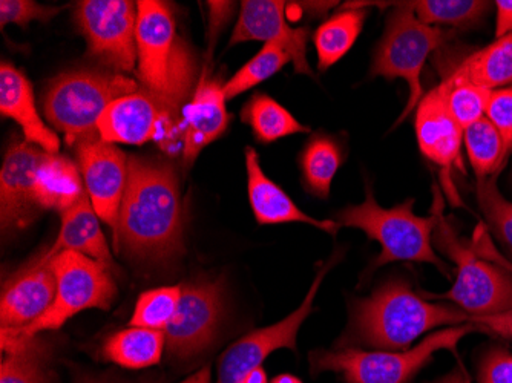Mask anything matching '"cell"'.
Masks as SVG:
<instances>
[{
    "label": "cell",
    "instance_id": "obj_1",
    "mask_svg": "<svg viewBox=\"0 0 512 383\" xmlns=\"http://www.w3.org/2000/svg\"><path fill=\"white\" fill-rule=\"evenodd\" d=\"M180 180L171 164L129 157L115 249L145 261H171L183 252Z\"/></svg>",
    "mask_w": 512,
    "mask_h": 383
},
{
    "label": "cell",
    "instance_id": "obj_2",
    "mask_svg": "<svg viewBox=\"0 0 512 383\" xmlns=\"http://www.w3.org/2000/svg\"><path fill=\"white\" fill-rule=\"evenodd\" d=\"M473 324L460 308L433 304L417 295L407 279H387L370 296L352 301L350 322L338 347H370L405 351L411 344L442 325Z\"/></svg>",
    "mask_w": 512,
    "mask_h": 383
},
{
    "label": "cell",
    "instance_id": "obj_3",
    "mask_svg": "<svg viewBox=\"0 0 512 383\" xmlns=\"http://www.w3.org/2000/svg\"><path fill=\"white\" fill-rule=\"evenodd\" d=\"M137 68L146 92L181 125V108L197 79L194 53L177 33L174 13L165 2H137Z\"/></svg>",
    "mask_w": 512,
    "mask_h": 383
},
{
    "label": "cell",
    "instance_id": "obj_4",
    "mask_svg": "<svg viewBox=\"0 0 512 383\" xmlns=\"http://www.w3.org/2000/svg\"><path fill=\"white\" fill-rule=\"evenodd\" d=\"M434 210L431 217H417L413 198L384 209L376 201L371 186L365 189V200L358 206H348L336 213V223L341 227L359 229L381 246V255L371 264L373 270L388 266L391 262H419L431 264L445 276L451 269L434 252V232L439 224L440 213L444 212L439 190H434Z\"/></svg>",
    "mask_w": 512,
    "mask_h": 383
},
{
    "label": "cell",
    "instance_id": "obj_5",
    "mask_svg": "<svg viewBox=\"0 0 512 383\" xmlns=\"http://www.w3.org/2000/svg\"><path fill=\"white\" fill-rule=\"evenodd\" d=\"M480 330L479 325L465 324L436 331L421 344L405 351L361 350L338 347L310 353L313 376L330 371L341 374L345 383H410L413 377L430 364L437 351H456L465 336Z\"/></svg>",
    "mask_w": 512,
    "mask_h": 383
},
{
    "label": "cell",
    "instance_id": "obj_6",
    "mask_svg": "<svg viewBox=\"0 0 512 383\" xmlns=\"http://www.w3.org/2000/svg\"><path fill=\"white\" fill-rule=\"evenodd\" d=\"M137 92V83L120 73L74 71L57 77L43 95L48 122L77 145L99 138V120L115 100Z\"/></svg>",
    "mask_w": 512,
    "mask_h": 383
},
{
    "label": "cell",
    "instance_id": "obj_7",
    "mask_svg": "<svg viewBox=\"0 0 512 383\" xmlns=\"http://www.w3.org/2000/svg\"><path fill=\"white\" fill-rule=\"evenodd\" d=\"M442 213L434 232V243L456 262V279L444 295H424L447 299L473 319L512 311V267L506 262L496 264L488 258H480L476 249L460 241Z\"/></svg>",
    "mask_w": 512,
    "mask_h": 383
},
{
    "label": "cell",
    "instance_id": "obj_8",
    "mask_svg": "<svg viewBox=\"0 0 512 383\" xmlns=\"http://www.w3.org/2000/svg\"><path fill=\"white\" fill-rule=\"evenodd\" d=\"M453 37L450 31L430 27L414 14L410 2L393 8L385 23V33L376 48L371 63L370 77H384L387 80H405L410 89L407 106L399 115L398 122L417 108L424 99L422 71L428 57L439 50Z\"/></svg>",
    "mask_w": 512,
    "mask_h": 383
},
{
    "label": "cell",
    "instance_id": "obj_9",
    "mask_svg": "<svg viewBox=\"0 0 512 383\" xmlns=\"http://www.w3.org/2000/svg\"><path fill=\"white\" fill-rule=\"evenodd\" d=\"M57 279V293L53 305L36 322L20 330H2L34 338L42 331L59 330L66 321L80 311L99 308L108 310L117 296L114 276L100 262L77 252H63L51 259Z\"/></svg>",
    "mask_w": 512,
    "mask_h": 383
},
{
    "label": "cell",
    "instance_id": "obj_10",
    "mask_svg": "<svg viewBox=\"0 0 512 383\" xmlns=\"http://www.w3.org/2000/svg\"><path fill=\"white\" fill-rule=\"evenodd\" d=\"M137 2L85 0L77 4L76 22L88 42L89 54L115 73L137 66Z\"/></svg>",
    "mask_w": 512,
    "mask_h": 383
},
{
    "label": "cell",
    "instance_id": "obj_11",
    "mask_svg": "<svg viewBox=\"0 0 512 383\" xmlns=\"http://www.w3.org/2000/svg\"><path fill=\"white\" fill-rule=\"evenodd\" d=\"M341 256V252H336L329 261L325 262L322 269L316 273L315 281L302 304L287 318L269 327L253 330L221 354L218 361L217 383H241L250 371L263 367V362L273 351L281 348L296 351L299 328L315 310L313 301L318 295L319 287L325 275L338 264Z\"/></svg>",
    "mask_w": 512,
    "mask_h": 383
},
{
    "label": "cell",
    "instance_id": "obj_12",
    "mask_svg": "<svg viewBox=\"0 0 512 383\" xmlns=\"http://www.w3.org/2000/svg\"><path fill=\"white\" fill-rule=\"evenodd\" d=\"M181 285L177 313L166 328V345L178 361L203 353L215 339L223 315L221 281H194Z\"/></svg>",
    "mask_w": 512,
    "mask_h": 383
},
{
    "label": "cell",
    "instance_id": "obj_13",
    "mask_svg": "<svg viewBox=\"0 0 512 383\" xmlns=\"http://www.w3.org/2000/svg\"><path fill=\"white\" fill-rule=\"evenodd\" d=\"M180 123L148 92H134L112 102L99 120L100 140L123 145L158 141L163 148L175 145Z\"/></svg>",
    "mask_w": 512,
    "mask_h": 383
},
{
    "label": "cell",
    "instance_id": "obj_14",
    "mask_svg": "<svg viewBox=\"0 0 512 383\" xmlns=\"http://www.w3.org/2000/svg\"><path fill=\"white\" fill-rule=\"evenodd\" d=\"M414 122L417 145L422 155L440 167L442 183L450 203L462 206L451 178L454 171L465 174L462 158L463 128L448 109L440 86L424 95V99L417 105Z\"/></svg>",
    "mask_w": 512,
    "mask_h": 383
},
{
    "label": "cell",
    "instance_id": "obj_15",
    "mask_svg": "<svg viewBox=\"0 0 512 383\" xmlns=\"http://www.w3.org/2000/svg\"><path fill=\"white\" fill-rule=\"evenodd\" d=\"M86 194L117 246L120 206L128 186L129 157L112 143L94 138L77 145Z\"/></svg>",
    "mask_w": 512,
    "mask_h": 383
},
{
    "label": "cell",
    "instance_id": "obj_16",
    "mask_svg": "<svg viewBox=\"0 0 512 383\" xmlns=\"http://www.w3.org/2000/svg\"><path fill=\"white\" fill-rule=\"evenodd\" d=\"M287 4L279 0H246L230 37V46L237 43L258 42L279 46L289 54L296 74L315 77L307 60V28H293L287 22Z\"/></svg>",
    "mask_w": 512,
    "mask_h": 383
},
{
    "label": "cell",
    "instance_id": "obj_17",
    "mask_svg": "<svg viewBox=\"0 0 512 383\" xmlns=\"http://www.w3.org/2000/svg\"><path fill=\"white\" fill-rule=\"evenodd\" d=\"M46 152L30 141H17L5 155L0 172V217L2 229H20L33 220L36 175Z\"/></svg>",
    "mask_w": 512,
    "mask_h": 383
},
{
    "label": "cell",
    "instance_id": "obj_18",
    "mask_svg": "<svg viewBox=\"0 0 512 383\" xmlns=\"http://www.w3.org/2000/svg\"><path fill=\"white\" fill-rule=\"evenodd\" d=\"M57 279L51 262L39 258L13 273L2 289L0 322L7 330H20L36 322L53 305Z\"/></svg>",
    "mask_w": 512,
    "mask_h": 383
},
{
    "label": "cell",
    "instance_id": "obj_19",
    "mask_svg": "<svg viewBox=\"0 0 512 383\" xmlns=\"http://www.w3.org/2000/svg\"><path fill=\"white\" fill-rule=\"evenodd\" d=\"M246 169L250 207H252L256 223L260 226L304 223L329 233V235H338L341 226L336 221L316 220L306 212H302L296 206L295 201L286 194V190L264 174L260 157L256 154L255 149L246 148Z\"/></svg>",
    "mask_w": 512,
    "mask_h": 383
},
{
    "label": "cell",
    "instance_id": "obj_20",
    "mask_svg": "<svg viewBox=\"0 0 512 383\" xmlns=\"http://www.w3.org/2000/svg\"><path fill=\"white\" fill-rule=\"evenodd\" d=\"M226 102L224 85L220 80L206 82L201 77L194 99L184 111L181 122L183 161L186 166L194 164L200 152L226 132L229 126Z\"/></svg>",
    "mask_w": 512,
    "mask_h": 383
},
{
    "label": "cell",
    "instance_id": "obj_21",
    "mask_svg": "<svg viewBox=\"0 0 512 383\" xmlns=\"http://www.w3.org/2000/svg\"><path fill=\"white\" fill-rule=\"evenodd\" d=\"M63 252H77L100 262L111 272H117L105 235L99 223V215L92 207L88 194L83 195L71 209L62 213V227L50 249L37 256L40 261L50 262Z\"/></svg>",
    "mask_w": 512,
    "mask_h": 383
},
{
    "label": "cell",
    "instance_id": "obj_22",
    "mask_svg": "<svg viewBox=\"0 0 512 383\" xmlns=\"http://www.w3.org/2000/svg\"><path fill=\"white\" fill-rule=\"evenodd\" d=\"M0 112L22 128L25 140L48 154L59 152V137L40 118L30 80L5 62L0 66Z\"/></svg>",
    "mask_w": 512,
    "mask_h": 383
},
{
    "label": "cell",
    "instance_id": "obj_23",
    "mask_svg": "<svg viewBox=\"0 0 512 383\" xmlns=\"http://www.w3.org/2000/svg\"><path fill=\"white\" fill-rule=\"evenodd\" d=\"M85 194L86 189H83L76 164L68 158L46 152L36 175V203L39 209L63 213Z\"/></svg>",
    "mask_w": 512,
    "mask_h": 383
},
{
    "label": "cell",
    "instance_id": "obj_24",
    "mask_svg": "<svg viewBox=\"0 0 512 383\" xmlns=\"http://www.w3.org/2000/svg\"><path fill=\"white\" fill-rule=\"evenodd\" d=\"M0 383H51L48 347L34 338H22L2 330Z\"/></svg>",
    "mask_w": 512,
    "mask_h": 383
},
{
    "label": "cell",
    "instance_id": "obj_25",
    "mask_svg": "<svg viewBox=\"0 0 512 383\" xmlns=\"http://www.w3.org/2000/svg\"><path fill=\"white\" fill-rule=\"evenodd\" d=\"M165 345V331L131 327L106 339L103 356L106 361L128 370H142L160 364Z\"/></svg>",
    "mask_w": 512,
    "mask_h": 383
},
{
    "label": "cell",
    "instance_id": "obj_26",
    "mask_svg": "<svg viewBox=\"0 0 512 383\" xmlns=\"http://www.w3.org/2000/svg\"><path fill=\"white\" fill-rule=\"evenodd\" d=\"M451 73L488 91L512 86V33L463 59Z\"/></svg>",
    "mask_w": 512,
    "mask_h": 383
},
{
    "label": "cell",
    "instance_id": "obj_27",
    "mask_svg": "<svg viewBox=\"0 0 512 383\" xmlns=\"http://www.w3.org/2000/svg\"><path fill=\"white\" fill-rule=\"evenodd\" d=\"M342 152L339 141L329 135L318 134L307 141L301 152L302 184L313 197L327 200L330 197L333 180L342 166Z\"/></svg>",
    "mask_w": 512,
    "mask_h": 383
},
{
    "label": "cell",
    "instance_id": "obj_28",
    "mask_svg": "<svg viewBox=\"0 0 512 383\" xmlns=\"http://www.w3.org/2000/svg\"><path fill=\"white\" fill-rule=\"evenodd\" d=\"M367 11L361 8H345L325 20L313 36L316 53H318L319 71H327L338 63L348 51L352 50L362 28H364Z\"/></svg>",
    "mask_w": 512,
    "mask_h": 383
},
{
    "label": "cell",
    "instance_id": "obj_29",
    "mask_svg": "<svg viewBox=\"0 0 512 383\" xmlns=\"http://www.w3.org/2000/svg\"><path fill=\"white\" fill-rule=\"evenodd\" d=\"M241 120L252 128L253 135L260 143H275L293 134L309 132L301 123L276 100L266 94H255L241 111Z\"/></svg>",
    "mask_w": 512,
    "mask_h": 383
},
{
    "label": "cell",
    "instance_id": "obj_30",
    "mask_svg": "<svg viewBox=\"0 0 512 383\" xmlns=\"http://www.w3.org/2000/svg\"><path fill=\"white\" fill-rule=\"evenodd\" d=\"M463 143L477 180L497 178L508 160L505 141L488 118L463 129Z\"/></svg>",
    "mask_w": 512,
    "mask_h": 383
},
{
    "label": "cell",
    "instance_id": "obj_31",
    "mask_svg": "<svg viewBox=\"0 0 512 383\" xmlns=\"http://www.w3.org/2000/svg\"><path fill=\"white\" fill-rule=\"evenodd\" d=\"M414 14L430 27L450 25L457 30L477 27L493 10V2L482 0H417L410 2Z\"/></svg>",
    "mask_w": 512,
    "mask_h": 383
},
{
    "label": "cell",
    "instance_id": "obj_32",
    "mask_svg": "<svg viewBox=\"0 0 512 383\" xmlns=\"http://www.w3.org/2000/svg\"><path fill=\"white\" fill-rule=\"evenodd\" d=\"M439 86L444 92L448 109L463 129L485 117L491 91L460 79L454 73L448 74Z\"/></svg>",
    "mask_w": 512,
    "mask_h": 383
},
{
    "label": "cell",
    "instance_id": "obj_33",
    "mask_svg": "<svg viewBox=\"0 0 512 383\" xmlns=\"http://www.w3.org/2000/svg\"><path fill=\"white\" fill-rule=\"evenodd\" d=\"M289 62V54H287L283 48L266 43V45L263 46V50L256 54L252 60H249V62L224 85L226 100L235 99V97L243 94V92L249 91V89L260 85V83L266 82L267 79L279 73Z\"/></svg>",
    "mask_w": 512,
    "mask_h": 383
},
{
    "label": "cell",
    "instance_id": "obj_34",
    "mask_svg": "<svg viewBox=\"0 0 512 383\" xmlns=\"http://www.w3.org/2000/svg\"><path fill=\"white\" fill-rule=\"evenodd\" d=\"M181 298V285L161 287L142 293L135 304L131 327L166 331L177 313Z\"/></svg>",
    "mask_w": 512,
    "mask_h": 383
},
{
    "label": "cell",
    "instance_id": "obj_35",
    "mask_svg": "<svg viewBox=\"0 0 512 383\" xmlns=\"http://www.w3.org/2000/svg\"><path fill=\"white\" fill-rule=\"evenodd\" d=\"M476 197L488 226L512 252V201L500 194L497 178L477 180Z\"/></svg>",
    "mask_w": 512,
    "mask_h": 383
},
{
    "label": "cell",
    "instance_id": "obj_36",
    "mask_svg": "<svg viewBox=\"0 0 512 383\" xmlns=\"http://www.w3.org/2000/svg\"><path fill=\"white\" fill-rule=\"evenodd\" d=\"M62 8L45 7V5L31 2V0H2L0 2V27H7L8 23H14L19 27L27 28L28 23L39 20L48 22L59 14Z\"/></svg>",
    "mask_w": 512,
    "mask_h": 383
},
{
    "label": "cell",
    "instance_id": "obj_37",
    "mask_svg": "<svg viewBox=\"0 0 512 383\" xmlns=\"http://www.w3.org/2000/svg\"><path fill=\"white\" fill-rule=\"evenodd\" d=\"M485 117L493 123L505 141L506 152H512V86L491 91Z\"/></svg>",
    "mask_w": 512,
    "mask_h": 383
},
{
    "label": "cell",
    "instance_id": "obj_38",
    "mask_svg": "<svg viewBox=\"0 0 512 383\" xmlns=\"http://www.w3.org/2000/svg\"><path fill=\"white\" fill-rule=\"evenodd\" d=\"M480 380L483 383H512V354L493 347L480 361Z\"/></svg>",
    "mask_w": 512,
    "mask_h": 383
},
{
    "label": "cell",
    "instance_id": "obj_39",
    "mask_svg": "<svg viewBox=\"0 0 512 383\" xmlns=\"http://www.w3.org/2000/svg\"><path fill=\"white\" fill-rule=\"evenodd\" d=\"M479 327L488 328V330L496 331L503 338L512 339V311L503 313V315L485 316V318L474 319Z\"/></svg>",
    "mask_w": 512,
    "mask_h": 383
},
{
    "label": "cell",
    "instance_id": "obj_40",
    "mask_svg": "<svg viewBox=\"0 0 512 383\" xmlns=\"http://www.w3.org/2000/svg\"><path fill=\"white\" fill-rule=\"evenodd\" d=\"M496 39L512 33V0L496 2Z\"/></svg>",
    "mask_w": 512,
    "mask_h": 383
},
{
    "label": "cell",
    "instance_id": "obj_41",
    "mask_svg": "<svg viewBox=\"0 0 512 383\" xmlns=\"http://www.w3.org/2000/svg\"><path fill=\"white\" fill-rule=\"evenodd\" d=\"M430 383H471V380L465 368L457 367L451 373L445 374L444 377H440V379Z\"/></svg>",
    "mask_w": 512,
    "mask_h": 383
},
{
    "label": "cell",
    "instance_id": "obj_42",
    "mask_svg": "<svg viewBox=\"0 0 512 383\" xmlns=\"http://www.w3.org/2000/svg\"><path fill=\"white\" fill-rule=\"evenodd\" d=\"M212 373L211 367L206 365V367L201 368L200 371L194 374V376L188 377V379L184 380L181 383H211Z\"/></svg>",
    "mask_w": 512,
    "mask_h": 383
},
{
    "label": "cell",
    "instance_id": "obj_43",
    "mask_svg": "<svg viewBox=\"0 0 512 383\" xmlns=\"http://www.w3.org/2000/svg\"><path fill=\"white\" fill-rule=\"evenodd\" d=\"M241 383H269L266 370H264L263 367L255 368V370L250 371V373L244 377Z\"/></svg>",
    "mask_w": 512,
    "mask_h": 383
},
{
    "label": "cell",
    "instance_id": "obj_44",
    "mask_svg": "<svg viewBox=\"0 0 512 383\" xmlns=\"http://www.w3.org/2000/svg\"><path fill=\"white\" fill-rule=\"evenodd\" d=\"M270 383H302V380L293 376V374L283 373L273 377V380Z\"/></svg>",
    "mask_w": 512,
    "mask_h": 383
},
{
    "label": "cell",
    "instance_id": "obj_45",
    "mask_svg": "<svg viewBox=\"0 0 512 383\" xmlns=\"http://www.w3.org/2000/svg\"><path fill=\"white\" fill-rule=\"evenodd\" d=\"M480 383H483V382H480Z\"/></svg>",
    "mask_w": 512,
    "mask_h": 383
},
{
    "label": "cell",
    "instance_id": "obj_46",
    "mask_svg": "<svg viewBox=\"0 0 512 383\" xmlns=\"http://www.w3.org/2000/svg\"><path fill=\"white\" fill-rule=\"evenodd\" d=\"M511 177H512V174H511Z\"/></svg>",
    "mask_w": 512,
    "mask_h": 383
}]
</instances>
